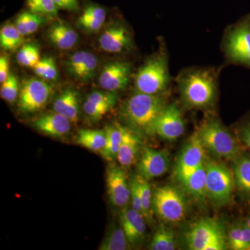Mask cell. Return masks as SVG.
I'll list each match as a JSON object with an SVG mask.
<instances>
[{
  "mask_svg": "<svg viewBox=\"0 0 250 250\" xmlns=\"http://www.w3.org/2000/svg\"><path fill=\"white\" fill-rule=\"evenodd\" d=\"M167 106L164 94L148 95L136 93L122 105L121 116L130 129L136 132L154 134L158 118Z\"/></svg>",
  "mask_w": 250,
  "mask_h": 250,
  "instance_id": "6da1fadb",
  "label": "cell"
},
{
  "mask_svg": "<svg viewBox=\"0 0 250 250\" xmlns=\"http://www.w3.org/2000/svg\"><path fill=\"white\" fill-rule=\"evenodd\" d=\"M216 77L209 69H192L177 79L181 98L186 107L206 109L213 106L217 93Z\"/></svg>",
  "mask_w": 250,
  "mask_h": 250,
  "instance_id": "7a4b0ae2",
  "label": "cell"
},
{
  "mask_svg": "<svg viewBox=\"0 0 250 250\" xmlns=\"http://www.w3.org/2000/svg\"><path fill=\"white\" fill-rule=\"evenodd\" d=\"M196 134L205 149L217 157L233 161L242 154L236 139L218 120L205 121Z\"/></svg>",
  "mask_w": 250,
  "mask_h": 250,
  "instance_id": "3957f363",
  "label": "cell"
},
{
  "mask_svg": "<svg viewBox=\"0 0 250 250\" xmlns=\"http://www.w3.org/2000/svg\"><path fill=\"white\" fill-rule=\"evenodd\" d=\"M169 82L167 56L165 52H160L148 59L136 72L135 91L148 95H161L165 93Z\"/></svg>",
  "mask_w": 250,
  "mask_h": 250,
  "instance_id": "277c9868",
  "label": "cell"
},
{
  "mask_svg": "<svg viewBox=\"0 0 250 250\" xmlns=\"http://www.w3.org/2000/svg\"><path fill=\"white\" fill-rule=\"evenodd\" d=\"M206 198L215 207L228 205L232 197L234 180L227 166L213 161H205Z\"/></svg>",
  "mask_w": 250,
  "mask_h": 250,
  "instance_id": "5b68a950",
  "label": "cell"
},
{
  "mask_svg": "<svg viewBox=\"0 0 250 250\" xmlns=\"http://www.w3.org/2000/svg\"><path fill=\"white\" fill-rule=\"evenodd\" d=\"M152 210L164 221L179 223L187 214V200L179 189L172 186H162L156 188L153 192Z\"/></svg>",
  "mask_w": 250,
  "mask_h": 250,
  "instance_id": "8992f818",
  "label": "cell"
},
{
  "mask_svg": "<svg viewBox=\"0 0 250 250\" xmlns=\"http://www.w3.org/2000/svg\"><path fill=\"white\" fill-rule=\"evenodd\" d=\"M224 47L230 62L250 67V15L228 29Z\"/></svg>",
  "mask_w": 250,
  "mask_h": 250,
  "instance_id": "52a82bcc",
  "label": "cell"
},
{
  "mask_svg": "<svg viewBox=\"0 0 250 250\" xmlns=\"http://www.w3.org/2000/svg\"><path fill=\"white\" fill-rule=\"evenodd\" d=\"M52 93V88L47 83L36 78H30L23 82L18 106L24 113H33L45 107Z\"/></svg>",
  "mask_w": 250,
  "mask_h": 250,
  "instance_id": "ba28073f",
  "label": "cell"
},
{
  "mask_svg": "<svg viewBox=\"0 0 250 250\" xmlns=\"http://www.w3.org/2000/svg\"><path fill=\"white\" fill-rule=\"evenodd\" d=\"M205 149L195 132L182 149L176 163L174 173L181 183L185 182L205 163Z\"/></svg>",
  "mask_w": 250,
  "mask_h": 250,
  "instance_id": "9c48e42d",
  "label": "cell"
},
{
  "mask_svg": "<svg viewBox=\"0 0 250 250\" xmlns=\"http://www.w3.org/2000/svg\"><path fill=\"white\" fill-rule=\"evenodd\" d=\"M225 236L221 224L215 219L206 218L193 224L184 238L189 250H205L215 238Z\"/></svg>",
  "mask_w": 250,
  "mask_h": 250,
  "instance_id": "30bf717a",
  "label": "cell"
},
{
  "mask_svg": "<svg viewBox=\"0 0 250 250\" xmlns=\"http://www.w3.org/2000/svg\"><path fill=\"white\" fill-rule=\"evenodd\" d=\"M108 199L113 206L125 208L131 198L130 182L123 167L116 165L108 166L106 172Z\"/></svg>",
  "mask_w": 250,
  "mask_h": 250,
  "instance_id": "8fae6325",
  "label": "cell"
},
{
  "mask_svg": "<svg viewBox=\"0 0 250 250\" xmlns=\"http://www.w3.org/2000/svg\"><path fill=\"white\" fill-rule=\"evenodd\" d=\"M185 131V123L182 112L176 104H167L161 112L154 126V134L168 141L180 138Z\"/></svg>",
  "mask_w": 250,
  "mask_h": 250,
  "instance_id": "7c38bea8",
  "label": "cell"
},
{
  "mask_svg": "<svg viewBox=\"0 0 250 250\" xmlns=\"http://www.w3.org/2000/svg\"><path fill=\"white\" fill-rule=\"evenodd\" d=\"M169 166L170 159L167 152L146 147L137 164V174L149 181L166 174Z\"/></svg>",
  "mask_w": 250,
  "mask_h": 250,
  "instance_id": "4fadbf2b",
  "label": "cell"
},
{
  "mask_svg": "<svg viewBox=\"0 0 250 250\" xmlns=\"http://www.w3.org/2000/svg\"><path fill=\"white\" fill-rule=\"evenodd\" d=\"M131 69L129 62L116 61L108 62L100 73L99 78L100 86L111 92L125 90L129 85Z\"/></svg>",
  "mask_w": 250,
  "mask_h": 250,
  "instance_id": "5bb4252c",
  "label": "cell"
},
{
  "mask_svg": "<svg viewBox=\"0 0 250 250\" xmlns=\"http://www.w3.org/2000/svg\"><path fill=\"white\" fill-rule=\"evenodd\" d=\"M102 49L109 53L119 54L133 47L131 32L122 24H114L106 28L99 39Z\"/></svg>",
  "mask_w": 250,
  "mask_h": 250,
  "instance_id": "9a60e30c",
  "label": "cell"
},
{
  "mask_svg": "<svg viewBox=\"0 0 250 250\" xmlns=\"http://www.w3.org/2000/svg\"><path fill=\"white\" fill-rule=\"evenodd\" d=\"M118 100L116 92L94 91L85 100L83 111L90 121L98 122L114 108Z\"/></svg>",
  "mask_w": 250,
  "mask_h": 250,
  "instance_id": "2e32d148",
  "label": "cell"
},
{
  "mask_svg": "<svg viewBox=\"0 0 250 250\" xmlns=\"http://www.w3.org/2000/svg\"><path fill=\"white\" fill-rule=\"evenodd\" d=\"M98 65L96 56L86 51L72 54L65 62L68 73L80 82H86L93 78Z\"/></svg>",
  "mask_w": 250,
  "mask_h": 250,
  "instance_id": "e0dca14e",
  "label": "cell"
},
{
  "mask_svg": "<svg viewBox=\"0 0 250 250\" xmlns=\"http://www.w3.org/2000/svg\"><path fill=\"white\" fill-rule=\"evenodd\" d=\"M146 218L134 208H125L122 210L121 225L131 246H137L146 238Z\"/></svg>",
  "mask_w": 250,
  "mask_h": 250,
  "instance_id": "ac0fdd59",
  "label": "cell"
},
{
  "mask_svg": "<svg viewBox=\"0 0 250 250\" xmlns=\"http://www.w3.org/2000/svg\"><path fill=\"white\" fill-rule=\"evenodd\" d=\"M33 126L46 136L61 138L70 132L72 122L57 112H49L38 117L33 123Z\"/></svg>",
  "mask_w": 250,
  "mask_h": 250,
  "instance_id": "d6986e66",
  "label": "cell"
},
{
  "mask_svg": "<svg viewBox=\"0 0 250 250\" xmlns=\"http://www.w3.org/2000/svg\"><path fill=\"white\" fill-rule=\"evenodd\" d=\"M123 138L117 161L123 169L129 168L134 165L141 153V140L134 130L122 126Z\"/></svg>",
  "mask_w": 250,
  "mask_h": 250,
  "instance_id": "ffe728a7",
  "label": "cell"
},
{
  "mask_svg": "<svg viewBox=\"0 0 250 250\" xmlns=\"http://www.w3.org/2000/svg\"><path fill=\"white\" fill-rule=\"evenodd\" d=\"M54 111L66 117L72 123H76L80 114V97L72 88L64 90L54 102Z\"/></svg>",
  "mask_w": 250,
  "mask_h": 250,
  "instance_id": "44dd1931",
  "label": "cell"
},
{
  "mask_svg": "<svg viewBox=\"0 0 250 250\" xmlns=\"http://www.w3.org/2000/svg\"><path fill=\"white\" fill-rule=\"evenodd\" d=\"M49 41L57 48L65 50L72 48L78 41L77 31L68 24L55 22L47 31Z\"/></svg>",
  "mask_w": 250,
  "mask_h": 250,
  "instance_id": "7402d4cb",
  "label": "cell"
},
{
  "mask_svg": "<svg viewBox=\"0 0 250 250\" xmlns=\"http://www.w3.org/2000/svg\"><path fill=\"white\" fill-rule=\"evenodd\" d=\"M233 161L234 186L242 196L250 199V156L241 154Z\"/></svg>",
  "mask_w": 250,
  "mask_h": 250,
  "instance_id": "603a6c76",
  "label": "cell"
},
{
  "mask_svg": "<svg viewBox=\"0 0 250 250\" xmlns=\"http://www.w3.org/2000/svg\"><path fill=\"white\" fill-rule=\"evenodd\" d=\"M228 246L233 250H250V228L246 220H239L229 229Z\"/></svg>",
  "mask_w": 250,
  "mask_h": 250,
  "instance_id": "cb8c5ba5",
  "label": "cell"
},
{
  "mask_svg": "<svg viewBox=\"0 0 250 250\" xmlns=\"http://www.w3.org/2000/svg\"><path fill=\"white\" fill-rule=\"evenodd\" d=\"M106 13L101 6L90 5L83 10L79 18L77 25L80 29L88 32L99 30L104 23Z\"/></svg>",
  "mask_w": 250,
  "mask_h": 250,
  "instance_id": "d4e9b609",
  "label": "cell"
},
{
  "mask_svg": "<svg viewBox=\"0 0 250 250\" xmlns=\"http://www.w3.org/2000/svg\"><path fill=\"white\" fill-rule=\"evenodd\" d=\"M121 125L115 123L105 127L106 144L100 154L104 160L113 162L117 160L118 151L121 146L123 131Z\"/></svg>",
  "mask_w": 250,
  "mask_h": 250,
  "instance_id": "484cf974",
  "label": "cell"
},
{
  "mask_svg": "<svg viewBox=\"0 0 250 250\" xmlns=\"http://www.w3.org/2000/svg\"><path fill=\"white\" fill-rule=\"evenodd\" d=\"M206 172L204 163L182 183L188 193L197 202H203L206 198Z\"/></svg>",
  "mask_w": 250,
  "mask_h": 250,
  "instance_id": "4316f807",
  "label": "cell"
},
{
  "mask_svg": "<svg viewBox=\"0 0 250 250\" xmlns=\"http://www.w3.org/2000/svg\"><path fill=\"white\" fill-rule=\"evenodd\" d=\"M76 143L92 152L100 153L106 144V132L104 129L79 130Z\"/></svg>",
  "mask_w": 250,
  "mask_h": 250,
  "instance_id": "83f0119b",
  "label": "cell"
},
{
  "mask_svg": "<svg viewBox=\"0 0 250 250\" xmlns=\"http://www.w3.org/2000/svg\"><path fill=\"white\" fill-rule=\"evenodd\" d=\"M131 245L121 225L117 226L116 224L111 225L105 234L99 250H129Z\"/></svg>",
  "mask_w": 250,
  "mask_h": 250,
  "instance_id": "f1b7e54d",
  "label": "cell"
},
{
  "mask_svg": "<svg viewBox=\"0 0 250 250\" xmlns=\"http://www.w3.org/2000/svg\"><path fill=\"white\" fill-rule=\"evenodd\" d=\"M43 22L44 18L41 15L24 11L16 18L15 26L23 36H28L36 32Z\"/></svg>",
  "mask_w": 250,
  "mask_h": 250,
  "instance_id": "f546056e",
  "label": "cell"
},
{
  "mask_svg": "<svg viewBox=\"0 0 250 250\" xmlns=\"http://www.w3.org/2000/svg\"><path fill=\"white\" fill-rule=\"evenodd\" d=\"M133 178L134 179L138 189H139L141 203H142L143 216L147 222H150L152 220L153 213V192L151 189L150 184L149 183V181L143 179L139 174H136Z\"/></svg>",
  "mask_w": 250,
  "mask_h": 250,
  "instance_id": "4dcf8cb0",
  "label": "cell"
},
{
  "mask_svg": "<svg viewBox=\"0 0 250 250\" xmlns=\"http://www.w3.org/2000/svg\"><path fill=\"white\" fill-rule=\"evenodd\" d=\"M175 249V240L172 229L166 226L158 228L149 243V250H173Z\"/></svg>",
  "mask_w": 250,
  "mask_h": 250,
  "instance_id": "1f68e13d",
  "label": "cell"
},
{
  "mask_svg": "<svg viewBox=\"0 0 250 250\" xmlns=\"http://www.w3.org/2000/svg\"><path fill=\"white\" fill-rule=\"evenodd\" d=\"M23 36L15 24H5L0 31V45L6 50L18 48L23 42Z\"/></svg>",
  "mask_w": 250,
  "mask_h": 250,
  "instance_id": "d6a6232c",
  "label": "cell"
},
{
  "mask_svg": "<svg viewBox=\"0 0 250 250\" xmlns=\"http://www.w3.org/2000/svg\"><path fill=\"white\" fill-rule=\"evenodd\" d=\"M16 59L23 66L34 68L41 60L39 47L34 43L24 44L18 51Z\"/></svg>",
  "mask_w": 250,
  "mask_h": 250,
  "instance_id": "836d02e7",
  "label": "cell"
},
{
  "mask_svg": "<svg viewBox=\"0 0 250 250\" xmlns=\"http://www.w3.org/2000/svg\"><path fill=\"white\" fill-rule=\"evenodd\" d=\"M36 75L49 81H57L58 70L55 61L52 57H45L41 59L34 67Z\"/></svg>",
  "mask_w": 250,
  "mask_h": 250,
  "instance_id": "e575fe53",
  "label": "cell"
},
{
  "mask_svg": "<svg viewBox=\"0 0 250 250\" xmlns=\"http://www.w3.org/2000/svg\"><path fill=\"white\" fill-rule=\"evenodd\" d=\"M29 11L41 16L54 17L58 14V9L54 0H27Z\"/></svg>",
  "mask_w": 250,
  "mask_h": 250,
  "instance_id": "d590c367",
  "label": "cell"
},
{
  "mask_svg": "<svg viewBox=\"0 0 250 250\" xmlns=\"http://www.w3.org/2000/svg\"><path fill=\"white\" fill-rule=\"evenodd\" d=\"M19 83L18 79L13 74H10L9 77L3 83H1L0 95L9 103H13L19 96Z\"/></svg>",
  "mask_w": 250,
  "mask_h": 250,
  "instance_id": "8d00e7d4",
  "label": "cell"
},
{
  "mask_svg": "<svg viewBox=\"0 0 250 250\" xmlns=\"http://www.w3.org/2000/svg\"><path fill=\"white\" fill-rule=\"evenodd\" d=\"M130 188H131V206H132L131 207L136 211L143 214L141 196H140L139 189H138L137 185H136L134 178L130 180Z\"/></svg>",
  "mask_w": 250,
  "mask_h": 250,
  "instance_id": "74e56055",
  "label": "cell"
},
{
  "mask_svg": "<svg viewBox=\"0 0 250 250\" xmlns=\"http://www.w3.org/2000/svg\"><path fill=\"white\" fill-rule=\"evenodd\" d=\"M9 73V60L7 56L1 55L0 57V82L3 83L7 79Z\"/></svg>",
  "mask_w": 250,
  "mask_h": 250,
  "instance_id": "f35d334b",
  "label": "cell"
},
{
  "mask_svg": "<svg viewBox=\"0 0 250 250\" xmlns=\"http://www.w3.org/2000/svg\"><path fill=\"white\" fill-rule=\"evenodd\" d=\"M59 9L76 11L78 9V0H54Z\"/></svg>",
  "mask_w": 250,
  "mask_h": 250,
  "instance_id": "ab89813d",
  "label": "cell"
},
{
  "mask_svg": "<svg viewBox=\"0 0 250 250\" xmlns=\"http://www.w3.org/2000/svg\"><path fill=\"white\" fill-rule=\"evenodd\" d=\"M240 139L250 150V121L241 126L239 131Z\"/></svg>",
  "mask_w": 250,
  "mask_h": 250,
  "instance_id": "60d3db41",
  "label": "cell"
},
{
  "mask_svg": "<svg viewBox=\"0 0 250 250\" xmlns=\"http://www.w3.org/2000/svg\"><path fill=\"white\" fill-rule=\"evenodd\" d=\"M247 223H248V226L250 227V211L249 214H248V218L246 219Z\"/></svg>",
  "mask_w": 250,
  "mask_h": 250,
  "instance_id": "b9f144b4",
  "label": "cell"
}]
</instances>
